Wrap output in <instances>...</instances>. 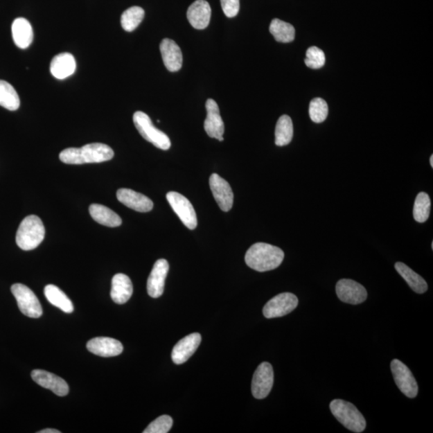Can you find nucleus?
Segmentation results:
<instances>
[{
  "instance_id": "4",
  "label": "nucleus",
  "mask_w": 433,
  "mask_h": 433,
  "mask_svg": "<svg viewBox=\"0 0 433 433\" xmlns=\"http://www.w3.org/2000/svg\"><path fill=\"white\" fill-rule=\"evenodd\" d=\"M332 414L346 429L355 432H363L366 429V420L354 405L344 400H334L330 402Z\"/></svg>"
},
{
  "instance_id": "27",
  "label": "nucleus",
  "mask_w": 433,
  "mask_h": 433,
  "mask_svg": "<svg viewBox=\"0 0 433 433\" xmlns=\"http://www.w3.org/2000/svg\"><path fill=\"white\" fill-rule=\"evenodd\" d=\"M294 135V128L292 118L288 115H283L279 119L275 128V145L285 146L290 143Z\"/></svg>"
},
{
  "instance_id": "16",
  "label": "nucleus",
  "mask_w": 433,
  "mask_h": 433,
  "mask_svg": "<svg viewBox=\"0 0 433 433\" xmlns=\"http://www.w3.org/2000/svg\"><path fill=\"white\" fill-rule=\"evenodd\" d=\"M33 380L35 383L44 389H49L59 396H65L69 394V387L66 381L57 375L48 373L44 370H33L32 371Z\"/></svg>"
},
{
  "instance_id": "18",
  "label": "nucleus",
  "mask_w": 433,
  "mask_h": 433,
  "mask_svg": "<svg viewBox=\"0 0 433 433\" xmlns=\"http://www.w3.org/2000/svg\"><path fill=\"white\" fill-rule=\"evenodd\" d=\"M87 348L90 353L101 357H114L122 353L123 345L113 338L98 337L89 340Z\"/></svg>"
},
{
  "instance_id": "15",
  "label": "nucleus",
  "mask_w": 433,
  "mask_h": 433,
  "mask_svg": "<svg viewBox=\"0 0 433 433\" xmlns=\"http://www.w3.org/2000/svg\"><path fill=\"white\" fill-rule=\"evenodd\" d=\"M201 341L202 336L200 333H193L181 339L172 351L173 363L177 365L184 364L195 353Z\"/></svg>"
},
{
  "instance_id": "29",
  "label": "nucleus",
  "mask_w": 433,
  "mask_h": 433,
  "mask_svg": "<svg viewBox=\"0 0 433 433\" xmlns=\"http://www.w3.org/2000/svg\"><path fill=\"white\" fill-rule=\"evenodd\" d=\"M20 100L17 91L7 81L0 80V106L10 111L19 108Z\"/></svg>"
},
{
  "instance_id": "19",
  "label": "nucleus",
  "mask_w": 433,
  "mask_h": 433,
  "mask_svg": "<svg viewBox=\"0 0 433 433\" xmlns=\"http://www.w3.org/2000/svg\"><path fill=\"white\" fill-rule=\"evenodd\" d=\"M211 8L206 0H197L193 3L187 11V19L193 28L205 29L210 24Z\"/></svg>"
},
{
  "instance_id": "5",
  "label": "nucleus",
  "mask_w": 433,
  "mask_h": 433,
  "mask_svg": "<svg viewBox=\"0 0 433 433\" xmlns=\"http://www.w3.org/2000/svg\"><path fill=\"white\" fill-rule=\"evenodd\" d=\"M134 123L139 134L147 141L162 150H168L171 142L165 132H161L152 124L150 117L143 112L137 111L134 115Z\"/></svg>"
},
{
  "instance_id": "26",
  "label": "nucleus",
  "mask_w": 433,
  "mask_h": 433,
  "mask_svg": "<svg viewBox=\"0 0 433 433\" xmlns=\"http://www.w3.org/2000/svg\"><path fill=\"white\" fill-rule=\"evenodd\" d=\"M46 299L50 303H52L63 310L64 312L71 314L73 312L74 307L72 301L66 294L55 285L49 284L44 288Z\"/></svg>"
},
{
  "instance_id": "23",
  "label": "nucleus",
  "mask_w": 433,
  "mask_h": 433,
  "mask_svg": "<svg viewBox=\"0 0 433 433\" xmlns=\"http://www.w3.org/2000/svg\"><path fill=\"white\" fill-rule=\"evenodd\" d=\"M12 37L18 48L25 49L29 47L33 40V30L28 20L17 18L12 26Z\"/></svg>"
},
{
  "instance_id": "6",
  "label": "nucleus",
  "mask_w": 433,
  "mask_h": 433,
  "mask_svg": "<svg viewBox=\"0 0 433 433\" xmlns=\"http://www.w3.org/2000/svg\"><path fill=\"white\" fill-rule=\"evenodd\" d=\"M11 290L17 299L20 312L30 318L37 319L42 317V306L32 290L24 284L15 283L12 285Z\"/></svg>"
},
{
  "instance_id": "12",
  "label": "nucleus",
  "mask_w": 433,
  "mask_h": 433,
  "mask_svg": "<svg viewBox=\"0 0 433 433\" xmlns=\"http://www.w3.org/2000/svg\"><path fill=\"white\" fill-rule=\"evenodd\" d=\"M207 116L204 122V129L211 139H215L219 141H224V132L225 126L220 115V110L215 100L208 99L206 103Z\"/></svg>"
},
{
  "instance_id": "36",
  "label": "nucleus",
  "mask_w": 433,
  "mask_h": 433,
  "mask_svg": "<svg viewBox=\"0 0 433 433\" xmlns=\"http://www.w3.org/2000/svg\"><path fill=\"white\" fill-rule=\"evenodd\" d=\"M38 433H60V431L53 429H46L42 431H39Z\"/></svg>"
},
{
  "instance_id": "9",
  "label": "nucleus",
  "mask_w": 433,
  "mask_h": 433,
  "mask_svg": "<svg viewBox=\"0 0 433 433\" xmlns=\"http://www.w3.org/2000/svg\"><path fill=\"white\" fill-rule=\"evenodd\" d=\"M299 299L292 293H282L264 306L263 312L267 319L279 318L292 312L298 307Z\"/></svg>"
},
{
  "instance_id": "34",
  "label": "nucleus",
  "mask_w": 433,
  "mask_h": 433,
  "mask_svg": "<svg viewBox=\"0 0 433 433\" xmlns=\"http://www.w3.org/2000/svg\"><path fill=\"white\" fill-rule=\"evenodd\" d=\"M173 426L172 417L163 415L152 421L143 431L144 433H167Z\"/></svg>"
},
{
  "instance_id": "2",
  "label": "nucleus",
  "mask_w": 433,
  "mask_h": 433,
  "mask_svg": "<svg viewBox=\"0 0 433 433\" xmlns=\"http://www.w3.org/2000/svg\"><path fill=\"white\" fill-rule=\"evenodd\" d=\"M283 259L284 252L281 249L264 242L254 244L249 248L245 256L247 266L258 272L278 268Z\"/></svg>"
},
{
  "instance_id": "10",
  "label": "nucleus",
  "mask_w": 433,
  "mask_h": 433,
  "mask_svg": "<svg viewBox=\"0 0 433 433\" xmlns=\"http://www.w3.org/2000/svg\"><path fill=\"white\" fill-rule=\"evenodd\" d=\"M274 385V370L271 364L264 362L258 366L252 380V394L254 398H266Z\"/></svg>"
},
{
  "instance_id": "24",
  "label": "nucleus",
  "mask_w": 433,
  "mask_h": 433,
  "mask_svg": "<svg viewBox=\"0 0 433 433\" xmlns=\"http://www.w3.org/2000/svg\"><path fill=\"white\" fill-rule=\"evenodd\" d=\"M89 213L94 220L100 225L117 227L122 224L121 218L117 213L100 204H91L89 206Z\"/></svg>"
},
{
  "instance_id": "37",
  "label": "nucleus",
  "mask_w": 433,
  "mask_h": 433,
  "mask_svg": "<svg viewBox=\"0 0 433 433\" xmlns=\"http://www.w3.org/2000/svg\"><path fill=\"white\" fill-rule=\"evenodd\" d=\"M430 165H431V167L433 168V156L432 155L430 157Z\"/></svg>"
},
{
  "instance_id": "22",
  "label": "nucleus",
  "mask_w": 433,
  "mask_h": 433,
  "mask_svg": "<svg viewBox=\"0 0 433 433\" xmlns=\"http://www.w3.org/2000/svg\"><path fill=\"white\" fill-rule=\"evenodd\" d=\"M134 292L131 279L124 274H116L112 279L111 298L117 304L129 301Z\"/></svg>"
},
{
  "instance_id": "33",
  "label": "nucleus",
  "mask_w": 433,
  "mask_h": 433,
  "mask_svg": "<svg viewBox=\"0 0 433 433\" xmlns=\"http://www.w3.org/2000/svg\"><path fill=\"white\" fill-rule=\"evenodd\" d=\"M326 62L325 54L317 47H310L306 53L305 64L308 68L319 69L324 67Z\"/></svg>"
},
{
  "instance_id": "17",
  "label": "nucleus",
  "mask_w": 433,
  "mask_h": 433,
  "mask_svg": "<svg viewBox=\"0 0 433 433\" xmlns=\"http://www.w3.org/2000/svg\"><path fill=\"white\" fill-rule=\"evenodd\" d=\"M116 197L120 202L137 212H150L154 208V202L149 197L130 188H120Z\"/></svg>"
},
{
  "instance_id": "14",
  "label": "nucleus",
  "mask_w": 433,
  "mask_h": 433,
  "mask_svg": "<svg viewBox=\"0 0 433 433\" xmlns=\"http://www.w3.org/2000/svg\"><path fill=\"white\" fill-rule=\"evenodd\" d=\"M169 263L166 259L155 263L147 282V292L152 298H159L164 292L166 279L169 272Z\"/></svg>"
},
{
  "instance_id": "20",
  "label": "nucleus",
  "mask_w": 433,
  "mask_h": 433,
  "mask_svg": "<svg viewBox=\"0 0 433 433\" xmlns=\"http://www.w3.org/2000/svg\"><path fill=\"white\" fill-rule=\"evenodd\" d=\"M163 62L170 72L175 73L182 67L183 58L179 46L170 39H164L160 44Z\"/></svg>"
},
{
  "instance_id": "1",
  "label": "nucleus",
  "mask_w": 433,
  "mask_h": 433,
  "mask_svg": "<svg viewBox=\"0 0 433 433\" xmlns=\"http://www.w3.org/2000/svg\"><path fill=\"white\" fill-rule=\"evenodd\" d=\"M114 152L109 145L91 143L81 148H68L60 152V160L68 165H84L110 161Z\"/></svg>"
},
{
  "instance_id": "28",
  "label": "nucleus",
  "mask_w": 433,
  "mask_h": 433,
  "mask_svg": "<svg viewBox=\"0 0 433 433\" xmlns=\"http://www.w3.org/2000/svg\"><path fill=\"white\" fill-rule=\"evenodd\" d=\"M269 33L278 42L290 43L295 37V29L292 24L274 19L269 25Z\"/></svg>"
},
{
  "instance_id": "11",
  "label": "nucleus",
  "mask_w": 433,
  "mask_h": 433,
  "mask_svg": "<svg viewBox=\"0 0 433 433\" xmlns=\"http://www.w3.org/2000/svg\"><path fill=\"white\" fill-rule=\"evenodd\" d=\"M336 294L341 301L357 305L364 303L368 298V292L363 285L351 279H341L336 284Z\"/></svg>"
},
{
  "instance_id": "32",
  "label": "nucleus",
  "mask_w": 433,
  "mask_h": 433,
  "mask_svg": "<svg viewBox=\"0 0 433 433\" xmlns=\"http://www.w3.org/2000/svg\"><path fill=\"white\" fill-rule=\"evenodd\" d=\"M309 115L315 123H322L328 116L327 102L321 98H315L310 103Z\"/></svg>"
},
{
  "instance_id": "13",
  "label": "nucleus",
  "mask_w": 433,
  "mask_h": 433,
  "mask_svg": "<svg viewBox=\"0 0 433 433\" xmlns=\"http://www.w3.org/2000/svg\"><path fill=\"white\" fill-rule=\"evenodd\" d=\"M210 187L221 210L230 211L233 204V193L230 184L217 173H213L210 177Z\"/></svg>"
},
{
  "instance_id": "21",
  "label": "nucleus",
  "mask_w": 433,
  "mask_h": 433,
  "mask_svg": "<svg viewBox=\"0 0 433 433\" xmlns=\"http://www.w3.org/2000/svg\"><path fill=\"white\" fill-rule=\"evenodd\" d=\"M76 60L72 54L60 53L53 59L50 64V72L55 78L64 80L76 72Z\"/></svg>"
},
{
  "instance_id": "7",
  "label": "nucleus",
  "mask_w": 433,
  "mask_h": 433,
  "mask_svg": "<svg viewBox=\"0 0 433 433\" xmlns=\"http://www.w3.org/2000/svg\"><path fill=\"white\" fill-rule=\"evenodd\" d=\"M391 370L396 385L402 394L409 398L414 399L418 394V385L412 371L399 360H394L391 363Z\"/></svg>"
},
{
  "instance_id": "3",
  "label": "nucleus",
  "mask_w": 433,
  "mask_h": 433,
  "mask_svg": "<svg viewBox=\"0 0 433 433\" xmlns=\"http://www.w3.org/2000/svg\"><path fill=\"white\" fill-rule=\"evenodd\" d=\"M45 228L39 217L30 215L20 223L15 237L17 245L24 251H32L44 241Z\"/></svg>"
},
{
  "instance_id": "35",
  "label": "nucleus",
  "mask_w": 433,
  "mask_h": 433,
  "mask_svg": "<svg viewBox=\"0 0 433 433\" xmlns=\"http://www.w3.org/2000/svg\"><path fill=\"white\" fill-rule=\"evenodd\" d=\"M222 11L227 17H236L240 9L239 0H221Z\"/></svg>"
},
{
  "instance_id": "30",
  "label": "nucleus",
  "mask_w": 433,
  "mask_h": 433,
  "mask_svg": "<svg viewBox=\"0 0 433 433\" xmlns=\"http://www.w3.org/2000/svg\"><path fill=\"white\" fill-rule=\"evenodd\" d=\"M145 17V11L140 7L127 9L121 15V26L126 32L131 33L139 26Z\"/></svg>"
},
{
  "instance_id": "25",
  "label": "nucleus",
  "mask_w": 433,
  "mask_h": 433,
  "mask_svg": "<svg viewBox=\"0 0 433 433\" xmlns=\"http://www.w3.org/2000/svg\"><path fill=\"white\" fill-rule=\"evenodd\" d=\"M396 272L403 278L409 286L417 294H424L427 292V284L421 275L407 267L403 263H396L395 264Z\"/></svg>"
},
{
  "instance_id": "31",
  "label": "nucleus",
  "mask_w": 433,
  "mask_h": 433,
  "mask_svg": "<svg viewBox=\"0 0 433 433\" xmlns=\"http://www.w3.org/2000/svg\"><path fill=\"white\" fill-rule=\"evenodd\" d=\"M431 210V200L429 195L425 192H421L416 196L414 208V217L417 222L424 223L429 219Z\"/></svg>"
},
{
  "instance_id": "8",
  "label": "nucleus",
  "mask_w": 433,
  "mask_h": 433,
  "mask_svg": "<svg viewBox=\"0 0 433 433\" xmlns=\"http://www.w3.org/2000/svg\"><path fill=\"white\" fill-rule=\"evenodd\" d=\"M166 198L182 223L190 230H195L197 226V219L191 202L185 196L177 192L168 193Z\"/></svg>"
}]
</instances>
